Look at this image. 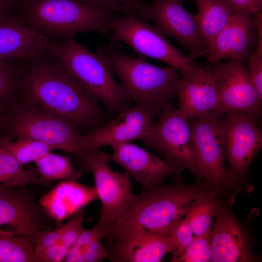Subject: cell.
<instances>
[{
	"instance_id": "6da1fadb",
	"label": "cell",
	"mask_w": 262,
	"mask_h": 262,
	"mask_svg": "<svg viewBox=\"0 0 262 262\" xmlns=\"http://www.w3.org/2000/svg\"><path fill=\"white\" fill-rule=\"evenodd\" d=\"M19 92L38 105L93 131L107 122L99 100L48 50L21 61Z\"/></svg>"
},
{
	"instance_id": "7a4b0ae2",
	"label": "cell",
	"mask_w": 262,
	"mask_h": 262,
	"mask_svg": "<svg viewBox=\"0 0 262 262\" xmlns=\"http://www.w3.org/2000/svg\"><path fill=\"white\" fill-rule=\"evenodd\" d=\"M199 181L186 184L178 180L135 194L123 216L106 236L130 231L170 235L174 223L185 216L191 205L214 190Z\"/></svg>"
},
{
	"instance_id": "3957f363",
	"label": "cell",
	"mask_w": 262,
	"mask_h": 262,
	"mask_svg": "<svg viewBox=\"0 0 262 262\" xmlns=\"http://www.w3.org/2000/svg\"><path fill=\"white\" fill-rule=\"evenodd\" d=\"M97 51L120 79L128 101H135L155 119L176 95L180 74L174 68L155 66L143 56L125 54L118 43L99 46Z\"/></svg>"
},
{
	"instance_id": "277c9868",
	"label": "cell",
	"mask_w": 262,
	"mask_h": 262,
	"mask_svg": "<svg viewBox=\"0 0 262 262\" xmlns=\"http://www.w3.org/2000/svg\"><path fill=\"white\" fill-rule=\"evenodd\" d=\"M14 15L25 26L49 37L73 38L78 33L97 32L110 36L115 13L74 0H23Z\"/></svg>"
},
{
	"instance_id": "5b68a950",
	"label": "cell",
	"mask_w": 262,
	"mask_h": 262,
	"mask_svg": "<svg viewBox=\"0 0 262 262\" xmlns=\"http://www.w3.org/2000/svg\"><path fill=\"white\" fill-rule=\"evenodd\" d=\"M19 106L14 102L5 111L6 121L0 138H27L44 143L77 156L82 152V135L69 119L29 102Z\"/></svg>"
},
{
	"instance_id": "8992f818",
	"label": "cell",
	"mask_w": 262,
	"mask_h": 262,
	"mask_svg": "<svg viewBox=\"0 0 262 262\" xmlns=\"http://www.w3.org/2000/svg\"><path fill=\"white\" fill-rule=\"evenodd\" d=\"M59 58L72 75L112 112L127 108L129 101L108 64L73 38H55L48 50Z\"/></svg>"
},
{
	"instance_id": "52a82bcc",
	"label": "cell",
	"mask_w": 262,
	"mask_h": 262,
	"mask_svg": "<svg viewBox=\"0 0 262 262\" xmlns=\"http://www.w3.org/2000/svg\"><path fill=\"white\" fill-rule=\"evenodd\" d=\"M76 157L81 169L93 174L94 187L102 205L98 223L108 233L123 216L135 195L131 176L126 171L113 170L109 165L111 155L98 149L83 151Z\"/></svg>"
},
{
	"instance_id": "ba28073f",
	"label": "cell",
	"mask_w": 262,
	"mask_h": 262,
	"mask_svg": "<svg viewBox=\"0 0 262 262\" xmlns=\"http://www.w3.org/2000/svg\"><path fill=\"white\" fill-rule=\"evenodd\" d=\"M220 117L213 113L188 120L192 131L196 166L200 180L222 194L241 191L230 180L227 167Z\"/></svg>"
},
{
	"instance_id": "9c48e42d",
	"label": "cell",
	"mask_w": 262,
	"mask_h": 262,
	"mask_svg": "<svg viewBox=\"0 0 262 262\" xmlns=\"http://www.w3.org/2000/svg\"><path fill=\"white\" fill-rule=\"evenodd\" d=\"M110 30V43L123 42L141 56L162 61L181 73L196 65L174 47L167 36L132 14L116 13Z\"/></svg>"
},
{
	"instance_id": "30bf717a",
	"label": "cell",
	"mask_w": 262,
	"mask_h": 262,
	"mask_svg": "<svg viewBox=\"0 0 262 262\" xmlns=\"http://www.w3.org/2000/svg\"><path fill=\"white\" fill-rule=\"evenodd\" d=\"M141 141L168 162L189 170L200 180L196 163L192 131L188 120L169 102L162 109Z\"/></svg>"
},
{
	"instance_id": "8fae6325",
	"label": "cell",
	"mask_w": 262,
	"mask_h": 262,
	"mask_svg": "<svg viewBox=\"0 0 262 262\" xmlns=\"http://www.w3.org/2000/svg\"><path fill=\"white\" fill-rule=\"evenodd\" d=\"M183 0H152L150 4L143 1L135 6L131 14L152 21L156 29L174 38L187 49L193 60L206 56L209 49L201 35L195 15L186 10Z\"/></svg>"
},
{
	"instance_id": "7c38bea8",
	"label": "cell",
	"mask_w": 262,
	"mask_h": 262,
	"mask_svg": "<svg viewBox=\"0 0 262 262\" xmlns=\"http://www.w3.org/2000/svg\"><path fill=\"white\" fill-rule=\"evenodd\" d=\"M220 117L223 133L228 172L242 191L250 166L262 147V131L252 115L232 113Z\"/></svg>"
},
{
	"instance_id": "4fadbf2b",
	"label": "cell",
	"mask_w": 262,
	"mask_h": 262,
	"mask_svg": "<svg viewBox=\"0 0 262 262\" xmlns=\"http://www.w3.org/2000/svg\"><path fill=\"white\" fill-rule=\"evenodd\" d=\"M210 67L214 77L218 99L215 114L218 117L232 113L260 116L262 97L259 95L248 67L243 62L230 61L213 64Z\"/></svg>"
},
{
	"instance_id": "5bb4252c",
	"label": "cell",
	"mask_w": 262,
	"mask_h": 262,
	"mask_svg": "<svg viewBox=\"0 0 262 262\" xmlns=\"http://www.w3.org/2000/svg\"><path fill=\"white\" fill-rule=\"evenodd\" d=\"M221 199L212 230V262L260 261L253 251L252 237L235 216L230 203Z\"/></svg>"
},
{
	"instance_id": "9a60e30c",
	"label": "cell",
	"mask_w": 262,
	"mask_h": 262,
	"mask_svg": "<svg viewBox=\"0 0 262 262\" xmlns=\"http://www.w3.org/2000/svg\"><path fill=\"white\" fill-rule=\"evenodd\" d=\"M48 216L26 186L0 188V229L6 227L16 235L34 242Z\"/></svg>"
},
{
	"instance_id": "2e32d148",
	"label": "cell",
	"mask_w": 262,
	"mask_h": 262,
	"mask_svg": "<svg viewBox=\"0 0 262 262\" xmlns=\"http://www.w3.org/2000/svg\"><path fill=\"white\" fill-rule=\"evenodd\" d=\"M105 239L107 258L112 262H160L177 250L169 235L130 231Z\"/></svg>"
},
{
	"instance_id": "e0dca14e",
	"label": "cell",
	"mask_w": 262,
	"mask_h": 262,
	"mask_svg": "<svg viewBox=\"0 0 262 262\" xmlns=\"http://www.w3.org/2000/svg\"><path fill=\"white\" fill-rule=\"evenodd\" d=\"M111 147L113 150L111 159L123 167L143 189L162 185L169 177L179 175L185 170L130 142L116 144Z\"/></svg>"
},
{
	"instance_id": "ac0fdd59",
	"label": "cell",
	"mask_w": 262,
	"mask_h": 262,
	"mask_svg": "<svg viewBox=\"0 0 262 262\" xmlns=\"http://www.w3.org/2000/svg\"><path fill=\"white\" fill-rule=\"evenodd\" d=\"M155 119L138 104L127 108L115 119L82 135L83 151L135 140H142Z\"/></svg>"
},
{
	"instance_id": "d6986e66",
	"label": "cell",
	"mask_w": 262,
	"mask_h": 262,
	"mask_svg": "<svg viewBox=\"0 0 262 262\" xmlns=\"http://www.w3.org/2000/svg\"><path fill=\"white\" fill-rule=\"evenodd\" d=\"M177 87L178 110L190 120L215 113L218 99L214 77L210 67H200L196 64L181 73Z\"/></svg>"
},
{
	"instance_id": "ffe728a7",
	"label": "cell",
	"mask_w": 262,
	"mask_h": 262,
	"mask_svg": "<svg viewBox=\"0 0 262 262\" xmlns=\"http://www.w3.org/2000/svg\"><path fill=\"white\" fill-rule=\"evenodd\" d=\"M252 16L246 12L235 13L216 37L206 55L210 65L223 59L247 61L258 46Z\"/></svg>"
},
{
	"instance_id": "44dd1931",
	"label": "cell",
	"mask_w": 262,
	"mask_h": 262,
	"mask_svg": "<svg viewBox=\"0 0 262 262\" xmlns=\"http://www.w3.org/2000/svg\"><path fill=\"white\" fill-rule=\"evenodd\" d=\"M55 37L30 29L11 14L0 18V60L13 61L32 57L49 50Z\"/></svg>"
},
{
	"instance_id": "7402d4cb",
	"label": "cell",
	"mask_w": 262,
	"mask_h": 262,
	"mask_svg": "<svg viewBox=\"0 0 262 262\" xmlns=\"http://www.w3.org/2000/svg\"><path fill=\"white\" fill-rule=\"evenodd\" d=\"M97 198L94 186L61 180L43 195L38 203L48 217L60 223Z\"/></svg>"
},
{
	"instance_id": "603a6c76",
	"label": "cell",
	"mask_w": 262,
	"mask_h": 262,
	"mask_svg": "<svg viewBox=\"0 0 262 262\" xmlns=\"http://www.w3.org/2000/svg\"><path fill=\"white\" fill-rule=\"evenodd\" d=\"M195 15L200 33L208 49L216 37L226 27L236 12L227 0H194Z\"/></svg>"
},
{
	"instance_id": "cb8c5ba5",
	"label": "cell",
	"mask_w": 262,
	"mask_h": 262,
	"mask_svg": "<svg viewBox=\"0 0 262 262\" xmlns=\"http://www.w3.org/2000/svg\"><path fill=\"white\" fill-rule=\"evenodd\" d=\"M41 184L45 185L55 180L77 181L83 172L76 169L69 156L47 153L35 163Z\"/></svg>"
},
{
	"instance_id": "d4e9b609",
	"label": "cell",
	"mask_w": 262,
	"mask_h": 262,
	"mask_svg": "<svg viewBox=\"0 0 262 262\" xmlns=\"http://www.w3.org/2000/svg\"><path fill=\"white\" fill-rule=\"evenodd\" d=\"M221 194L213 190L207 195L194 201L185 217L188 220L195 236L205 233L213 225Z\"/></svg>"
},
{
	"instance_id": "484cf974",
	"label": "cell",
	"mask_w": 262,
	"mask_h": 262,
	"mask_svg": "<svg viewBox=\"0 0 262 262\" xmlns=\"http://www.w3.org/2000/svg\"><path fill=\"white\" fill-rule=\"evenodd\" d=\"M41 184L37 171L26 169L10 153L0 147V188Z\"/></svg>"
},
{
	"instance_id": "4316f807",
	"label": "cell",
	"mask_w": 262,
	"mask_h": 262,
	"mask_svg": "<svg viewBox=\"0 0 262 262\" xmlns=\"http://www.w3.org/2000/svg\"><path fill=\"white\" fill-rule=\"evenodd\" d=\"M34 242L0 229V262H33Z\"/></svg>"
},
{
	"instance_id": "83f0119b",
	"label": "cell",
	"mask_w": 262,
	"mask_h": 262,
	"mask_svg": "<svg viewBox=\"0 0 262 262\" xmlns=\"http://www.w3.org/2000/svg\"><path fill=\"white\" fill-rule=\"evenodd\" d=\"M0 147L10 153L22 165L31 162L35 163L53 150L44 143L27 138L14 140L0 138Z\"/></svg>"
},
{
	"instance_id": "f1b7e54d",
	"label": "cell",
	"mask_w": 262,
	"mask_h": 262,
	"mask_svg": "<svg viewBox=\"0 0 262 262\" xmlns=\"http://www.w3.org/2000/svg\"><path fill=\"white\" fill-rule=\"evenodd\" d=\"M20 60H0V109L6 110L14 102L19 92L18 80Z\"/></svg>"
},
{
	"instance_id": "f546056e",
	"label": "cell",
	"mask_w": 262,
	"mask_h": 262,
	"mask_svg": "<svg viewBox=\"0 0 262 262\" xmlns=\"http://www.w3.org/2000/svg\"><path fill=\"white\" fill-rule=\"evenodd\" d=\"M213 226L205 233L195 236L193 242L185 249L180 251L173 252L170 262H212L213 248L211 233Z\"/></svg>"
},
{
	"instance_id": "4dcf8cb0",
	"label": "cell",
	"mask_w": 262,
	"mask_h": 262,
	"mask_svg": "<svg viewBox=\"0 0 262 262\" xmlns=\"http://www.w3.org/2000/svg\"><path fill=\"white\" fill-rule=\"evenodd\" d=\"M108 231L98 223L92 229H85L68 250L64 261L66 262H79L80 257L88 245L96 237L103 236L105 237Z\"/></svg>"
},
{
	"instance_id": "1f68e13d",
	"label": "cell",
	"mask_w": 262,
	"mask_h": 262,
	"mask_svg": "<svg viewBox=\"0 0 262 262\" xmlns=\"http://www.w3.org/2000/svg\"><path fill=\"white\" fill-rule=\"evenodd\" d=\"M83 216V212L81 210L70 217L67 222L59 226L61 231L60 242L69 249L85 229L82 226Z\"/></svg>"
},
{
	"instance_id": "d6a6232c",
	"label": "cell",
	"mask_w": 262,
	"mask_h": 262,
	"mask_svg": "<svg viewBox=\"0 0 262 262\" xmlns=\"http://www.w3.org/2000/svg\"><path fill=\"white\" fill-rule=\"evenodd\" d=\"M170 236L177 246L175 251L185 249L191 244L195 237L192 227L185 217L178 219L174 223Z\"/></svg>"
},
{
	"instance_id": "836d02e7",
	"label": "cell",
	"mask_w": 262,
	"mask_h": 262,
	"mask_svg": "<svg viewBox=\"0 0 262 262\" xmlns=\"http://www.w3.org/2000/svg\"><path fill=\"white\" fill-rule=\"evenodd\" d=\"M79 3L115 13L131 14L133 8L144 0H74Z\"/></svg>"
},
{
	"instance_id": "e575fe53",
	"label": "cell",
	"mask_w": 262,
	"mask_h": 262,
	"mask_svg": "<svg viewBox=\"0 0 262 262\" xmlns=\"http://www.w3.org/2000/svg\"><path fill=\"white\" fill-rule=\"evenodd\" d=\"M69 249L61 242L46 247L34 246L33 262L64 261Z\"/></svg>"
},
{
	"instance_id": "d590c367",
	"label": "cell",
	"mask_w": 262,
	"mask_h": 262,
	"mask_svg": "<svg viewBox=\"0 0 262 262\" xmlns=\"http://www.w3.org/2000/svg\"><path fill=\"white\" fill-rule=\"evenodd\" d=\"M104 238L99 236L94 239L81 255L79 262H101L107 258L106 249L102 244Z\"/></svg>"
},
{
	"instance_id": "8d00e7d4",
	"label": "cell",
	"mask_w": 262,
	"mask_h": 262,
	"mask_svg": "<svg viewBox=\"0 0 262 262\" xmlns=\"http://www.w3.org/2000/svg\"><path fill=\"white\" fill-rule=\"evenodd\" d=\"M247 61L251 77L259 95L262 97V51L257 48Z\"/></svg>"
},
{
	"instance_id": "74e56055",
	"label": "cell",
	"mask_w": 262,
	"mask_h": 262,
	"mask_svg": "<svg viewBox=\"0 0 262 262\" xmlns=\"http://www.w3.org/2000/svg\"><path fill=\"white\" fill-rule=\"evenodd\" d=\"M60 228L59 226L53 230L42 229L36 235L34 240V246L46 247L60 242Z\"/></svg>"
},
{
	"instance_id": "f35d334b",
	"label": "cell",
	"mask_w": 262,
	"mask_h": 262,
	"mask_svg": "<svg viewBox=\"0 0 262 262\" xmlns=\"http://www.w3.org/2000/svg\"><path fill=\"white\" fill-rule=\"evenodd\" d=\"M236 12H246L252 15L262 12V0H227Z\"/></svg>"
},
{
	"instance_id": "ab89813d",
	"label": "cell",
	"mask_w": 262,
	"mask_h": 262,
	"mask_svg": "<svg viewBox=\"0 0 262 262\" xmlns=\"http://www.w3.org/2000/svg\"><path fill=\"white\" fill-rule=\"evenodd\" d=\"M252 24L258 39L257 49L262 51V12L252 16Z\"/></svg>"
},
{
	"instance_id": "60d3db41",
	"label": "cell",
	"mask_w": 262,
	"mask_h": 262,
	"mask_svg": "<svg viewBox=\"0 0 262 262\" xmlns=\"http://www.w3.org/2000/svg\"><path fill=\"white\" fill-rule=\"evenodd\" d=\"M8 6L7 4L0 0V18L10 14L8 11Z\"/></svg>"
},
{
	"instance_id": "b9f144b4",
	"label": "cell",
	"mask_w": 262,
	"mask_h": 262,
	"mask_svg": "<svg viewBox=\"0 0 262 262\" xmlns=\"http://www.w3.org/2000/svg\"><path fill=\"white\" fill-rule=\"evenodd\" d=\"M5 111L0 109V131L2 130L5 123Z\"/></svg>"
},
{
	"instance_id": "7bdbcfd3",
	"label": "cell",
	"mask_w": 262,
	"mask_h": 262,
	"mask_svg": "<svg viewBox=\"0 0 262 262\" xmlns=\"http://www.w3.org/2000/svg\"><path fill=\"white\" fill-rule=\"evenodd\" d=\"M2 1H3L4 2H5L6 4H7L8 5L9 4V3L13 1H14V0H2Z\"/></svg>"
}]
</instances>
